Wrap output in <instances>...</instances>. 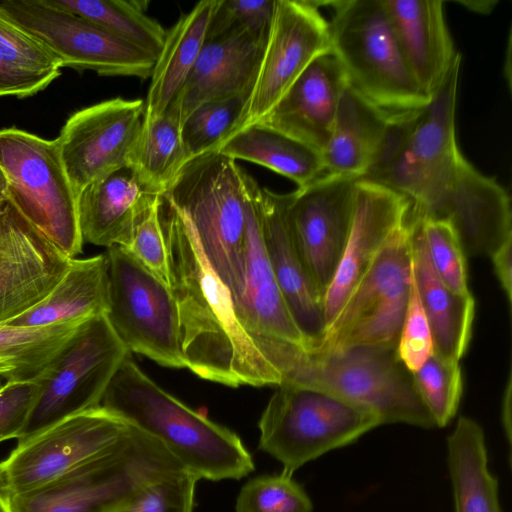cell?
<instances>
[{"instance_id": "6da1fadb", "label": "cell", "mask_w": 512, "mask_h": 512, "mask_svg": "<svg viewBox=\"0 0 512 512\" xmlns=\"http://www.w3.org/2000/svg\"><path fill=\"white\" fill-rule=\"evenodd\" d=\"M461 56L422 108L391 114L368 179L403 195L420 216L448 222L466 256L491 255L512 239L506 190L460 152L455 108Z\"/></svg>"}, {"instance_id": "7a4b0ae2", "label": "cell", "mask_w": 512, "mask_h": 512, "mask_svg": "<svg viewBox=\"0 0 512 512\" xmlns=\"http://www.w3.org/2000/svg\"><path fill=\"white\" fill-rule=\"evenodd\" d=\"M160 221L187 368L200 378L230 387L278 386L279 372L238 320L232 296L188 220L162 198Z\"/></svg>"}, {"instance_id": "3957f363", "label": "cell", "mask_w": 512, "mask_h": 512, "mask_svg": "<svg viewBox=\"0 0 512 512\" xmlns=\"http://www.w3.org/2000/svg\"><path fill=\"white\" fill-rule=\"evenodd\" d=\"M100 405L160 442L198 480H239L254 470L253 458L235 432L165 391L129 355Z\"/></svg>"}, {"instance_id": "277c9868", "label": "cell", "mask_w": 512, "mask_h": 512, "mask_svg": "<svg viewBox=\"0 0 512 512\" xmlns=\"http://www.w3.org/2000/svg\"><path fill=\"white\" fill-rule=\"evenodd\" d=\"M277 369L281 383L314 387L363 406L379 417L381 425L435 427L411 373L394 348L357 345L306 349L293 345Z\"/></svg>"}, {"instance_id": "5b68a950", "label": "cell", "mask_w": 512, "mask_h": 512, "mask_svg": "<svg viewBox=\"0 0 512 512\" xmlns=\"http://www.w3.org/2000/svg\"><path fill=\"white\" fill-rule=\"evenodd\" d=\"M162 198L188 220L234 303L244 282L243 169L218 151L201 155L182 167Z\"/></svg>"}, {"instance_id": "8992f818", "label": "cell", "mask_w": 512, "mask_h": 512, "mask_svg": "<svg viewBox=\"0 0 512 512\" xmlns=\"http://www.w3.org/2000/svg\"><path fill=\"white\" fill-rule=\"evenodd\" d=\"M331 51L349 83L366 99L394 114L431 100L414 77L382 0L328 2Z\"/></svg>"}, {"instance_id": "52a82bcc", "label": "cell", "mask_w": 512, "mask_h": 512, "mask_svg": "<svg viewBox=\"0 0 512 512\" xmlns=\"http://www.w3.org/2000/svg\"><path fill=\"white\" fill-rule=\"evenodd\" d=\"M381 425L370 409L310 386L283 382L258 422L259 449L288 475Z\"/></svg>"}, {"instance_id": "ba28073f", "label": "cell", "mask_w": 512, "mask_h": 512, "mask_svg": "<svg viewBox=\"0 0 512 512\" xmlns=\"http://www.w3.org/2000/svg\"><path fill=\"white\" fill-rule=\"evenodd\" d=\"M0 170L17 210L69 258L82 253L78 197L56 139L17 128L0 129Z\"/></svg>"}, {"instance_id": "9c48e42d", "label": "cell", "mask_w": 512, "mask_h": 512, "mask_svg": "<svg viewBox=\"0 0 512 512\" xmlns=\"http://www.w3.org/2000/svg\"><path fill=\"white\" fill-rule=\"evenodd\" d=\"M185 470L157 440L130 425L110 453L42 489L7 498L11 512H107L147 482Z\"/></svg>"}, {"instance_id": "30bf717a", "label": "cell", "mask_w": 512, "mask_h": 512, "mask_svg": "<svg viewBox=\"0 0 512 512\" xmlns=\"http://www.w3.org/2000/svg\"><path fill=\"white\" fill-rule=\"evenodd\" d=\"M129 431L101 405L68 416L18 440L0 462V492L10 498L57 482L113 451Z\"/></svg>"}, {"instance_id": "8fae6325", "label": "cell", "mask_w": 512, "mask_h": 512, "mask_svg": "<svg viewBox=\"0 0 512 512\" xmlns=\"http://www.w3.org/2000/svg\"><path fill=\"white\" fill-rule=\"evenodd\" d=\"M105 255L106 317L127 349L165 367L187 368L169 285L123 246H111Z\"/></svg>"}, {"instance_id": "7c38bea8", "label": "cell", "mask_w": 512, "mask_h": 512, "mask_svg": "<svg viewBox=\"0 0 512 512\" xmlns=\"http://www.w3.org/2000/svg\"><path fill=\"white\" fill-rule=\"evenodd\" d=\"M128 355L106 314L84 321L38 379L39 394L17 440L100 406L108 384Z\"/></svg>"}, {"instance_id": "4fadbf2b", "label": "cell", "mask_w": 512, "mask_h": 512, "mask_svg": "<svg viewBox=\"0 0 512 512\" xmlns=\"http://www.w3.org/2000/svg\"><path fill=\"white\" fill-rule=\"evenodd\" d=\"M0 11L44 46L61 67L104 76L151 77L153 56L50 0L0 1Z\"/></svg>"}, {"instance_id": "5bb4252c", "label": "cell", "mask_w": 512, "mask_h": 512, "mask_svg": "<svg viewBox=\"0 0 512 512\" xmlns=\"http://www.w3.org/2000/svg\"><path fill=\"white\" fill-rule=\"evenodd\" d=\"M411 281V229L407 216L353 289L317 347L341 335L344 346L378 345L396 349Z\"/></svg>"}, {"instance_id": "9a60e30c", "label": "cell", "mask_w": 512, "mask_h": 512, "mask_svg": "<svg viewBox=\"0 0 512 512\" xmlns=\"http://www.w3.org/2000/svg\"><path fill=\"white\" fill-rule=\"evenodd\" d=\"M358 179L325 173L309 185L289 193L287 221L290 235L323 300L349 236Z\"/></svg>"}, {"instance_id": "2e32d148", "label": "cell", "mask_w": 512, "mask_h": 512, "mask_svg": "<svg viewBox=\"0 0 512 512\" xmlns=\"http://www.w3.org/2000/svg\"><path fill=\"white\" fill-rule=\"evenodd\" d=\"M319 6L276 0L257 80L234 132L261 120L314 59L331 51L329 24Z\"/></svg>"}, {"instance_id": "e0dca14e", "label": "cell", "mask_w": 512, "mask_h": 512, "mask_svg": "<svg viewBox=\"0 0 512 512\" xmlns=\"http://www.w3.org/2000/svg\"><path fill=\"white\" fill-rule=\"evenodd\" d=\"M145 101L109 99L72 114L56 139L78 197L92 182L128 166L139 138Z\"/></svg>"}, {"instance_id": "ac0fdd59", "label": "cell", "mask_w": 512, "mask_h": 512, "mask_svg": "<svg viewBox=\"0 0 512 512\" xmlns=\"http://www.w3.org/2000/svg\"><path fill=\"white\" fill-rule=\"evenodd\" d=\"M243 180L246 205L244 282L234 308L241 325L273 366L287 345L307 348V343L287 309L265 251L260 221L261 186L245 170Z\"/></svg>"}, {"instance_id": "d6986e66", "label": "cell", "mask_w": 512, "mask_h": 512, "mask_svg": "<svg viewBox=\"0 0 512 512\" xmlns=\"http://www.w3.org/2000/svg\"><path fill=\"white\" fill-rule=\"evenodd\" d=\"M71 259L6 197L0 206V324L40 303L65 275Z\"/></svg>"}, {"instance_id": "ffe728a7", "label": "cell", "mask_w": 512, "mask_h": 512, "mask_svg": "<svg viewBox=\"0 0 512 512\" xmlns=\"http://www.w3.org/2000/svg\"><path fill=\"white\" fill-rule=\"evenodd\" d=\"M409 208L410 202L394 190L357 180L349 236L323 300L325 332L388 239L405 223Z\"/></svg>"}, {"instance_id": "44dd1931", "label": "cell", "mask_w": 512, "mask_h": 512, "mask_svg": "<svg viewBox=\"0 0 512 512\" xmlns=\"http://www.w3.org/2000/svg\"><path fill=\"white\" fill-rule=\"evenodd\" d=\"M289 193L261 187L260 221L265 251L275 280L307 348L324 337L326 323L323 298L308 276L293 244L287 221Z\"/></svg>"}, {"instance_id": "7402d4cb", "label": "cell", "mask_w": 512, "mask_h": 512, "mask_svg": "<svg viewBox=\"0 0 512 512\" xmlns=\"http://www.w3.org/2000/svg\"><path fill=\"white\" fill-rule=\"evenodd\" d=\"M265 45L243 29L206 37L184 86L169 107L182 122L202 103L231 97L249 98Z\"/></svg>"}, {"instance_id": "603a6c76", "label": "cell", "mask_w": 512, "mask_h": 512, "mask_svg": "<svg viewBox=\"0 0 512 512\" xmlns=\"http://www.w3.org/2000/svg\"><path fill=\"white\" fill-rule=\"evenodd\" d=\"M348 83L336 55L326 52L309 64L258 122L322 154L332 132L342 91Z\"/></svg>"}, {"instance_id": "cb8c5ba5", "label": "cell", "mask_w": 512, "mask_h": 512, "mask_svg": "<svg viewBox=\"0 0 512 512\" xmlns=\"http://www.w3.org/2000/svg\"><path fill=\"white\" fill-rule=\"evenodd\" d=\"M159 197L130 166L92 182L78 195L83 241L127 247L138 217Z\"/></svg>"}, {"instance_id": "d4e9b609", "label": "cell", "mask_w": 512, "mask_h": 512, "mask_svg": "<svg viewBox=\"0 0 512 512\" xmlns=\"http://www.w3.org/2000/svg\"><path fill=\"white\" fill-rule=\"evenodd\" d=\"M409 67L429 96L460 54L447 28L442 0H382Z\"/></svg>"}, {"instance_id": "484cf974", "label": "cell", "mask_w": 512, "mask_h": 512, "mask_svg": "<svg viewBox=\"0 0 512 512\" xmlns=\"http://www.w3.org/2000/svg\"><path fill=\"white\" fill-rule=\"evenodd\" d=\"M408 221L411 229L412 274L431 330L433 353L459 361L471 339L474 298L472 294H456L441 282L430 262L419 224L410 211Z\"/></svg>"}, {"instance_id": "4316f807", "label": "cell", "mask_w": 512, "mask_h": 512, "mask_svg": "<svg viewBox=\"0 0 512 512\" xmlns=\"http://www.w3.org/2000/svg\"><path fill=\"white\" fill-rule=\"evenodd\" d=\"M390 116L348 83L322 152L325 173L363 178L381 150Z\"/></svg>"}, {"instance_id": "83f0119b", "label": "cell", "mask_w": 512, "mask_h": 512, "mask_svg": "<svg viewBox=\"0 0 512 512\" xmlns=\"http://www.w3.org/2000/svg\"><path fill=\"white\" fill-rule=\"evenodd\" d=\"M107 309L106 255L72 258L53 290L36 306L6 324L33 328L79 322L106 314Z\"/></svg>"}, {"instance_id": "f1b7e54d", "label": "cell", "mask_w": 512, "mask_h": 512, "mask_svg": "<svg viewBox=\"0 0 512 512\" xmlns=\"http://www.w3.org/2000/svg\"><path fill=\"white\" fill-rule=\"evenodd\" d=\"M217 2H198L166 30L163 48L150 77L144 122L162 115L181 91L201 53Z\"/></svg>"}, {"instance_id": "f546056e", "label": "cell", "mask_w": 512, "mask_h": 512, "mask_svg": "<svg viewBox=\"0 0 512 512\" xmlns=\"http://www.w3.org/2000/svg\"><path fill=\"white\" fill-rule=\"evenodd\" d=\"M447 467L454 512H503L499 482L488 465L485 434L474 419L458 418L447 438Z\"/></svg>"}, {"instance_id": "4dcf8cb0", "label": "cell", "mask_w": 512, "mask_h": 512, "mask_svg": "<svg viewBox=\"0 0 512 512\" xmlns=\"http://www.w3.org/2000/svg\"><path fill=\"white\" fill-rule=\"evenodd\" d=\"M218 152L264 166L305 187L325 174L322 154L260 122L231 134Z\"/></svg>"}, {"instance_id": "1f68e13d", "label": "cell", "mask_w": 512, "mask_h": 512, "mask_svg": "<svg viewBox=\"0 0 512 512\" xmlns=\"http://www.w3.org/2000/svg\"><path fill=\"white\" fill-rule=\"evenodd\" d=\"M57 59L0 11V97L32 96L60 75Z\"/></svg>"}, {"instance_id": "d6a6232c", "label": "cell", "mask_w": 512, "mask_h": 512, "mask_svg": "<svg viewBox=\"0 0 512 512\" xmlns=\"http://www.w3.org/2000/svg\"><path fill=\"white\" fill-rule=\"evenodd\" d=\"M83 322L33 328L0 324V380L37 381Z\"/></svg>"}, {"instance_id": "836d02e7", "label": "cell", "mask_w": 512, "mask_h": 512, "mask_svg": "<svg viewBox=\"0 0 512 512\" xmlns=\"http://www.w3.org/2000/svg\"><path fill=\"white\" fill-rule=\"evenodd\" d=\"M187 162L181 121L173 108L151 121H143L128 166L145 184L162 196Z\"/></svg>"}, {"instance_id": "e575fe53", "label": "cell", "mask_w": 512, "mask_h": 512, "mask_svg": "<svg viewBox=\"0 0 512 512\" xmlns=\"http://www.w3.org/2000/svg\"><path fill=\"white\" fill-rule=\"evenodd\" d=\"M62 9L87 19L113 35L135 45L155 59L166 30L145 14L148 2L136 0H50Z\"/></svg>"}, {"instance_id": "d590c367", "label": "cell", "mask_w": 512, "mask_h": 512, "mask_svg": "<svg viewBox=\"0 0 512 512\" xmlns=\"http://www.w3.org/2000/svg\"><path fill=\"white\" fill-rule=\"evenodd\" d=\"M247 100L231 97L208 101L185 118L181 136L188 161L218 150L235 131Z\"/></svg>"}, {"instance_id": "8d00e7d4", "label": "cell", "mask_w": 512, "mask_h": 512, "mask_svg": "<svg viewBox=\"0 0 512 512\" xmlns=\"http://www.w3.org/2000/svg\"><path fill=\"white\" fill-rule=\"evenodd\" d=\"M411 375L414 388L435 427L446 426L456 415L462 396L459 361L432 353Z\"/></svg>"}, {"instance_id": "74e56055", "label": "cell", "mask_w": 512, "mask_h": 512, "mask_svg": "<svg viewBox=\"0 0 512 512\" xmlns=\"http://www.w3.org/2000/svg\"><path fill=\"white\" fill-rule=\"evenodd\" d=\"M410 213L416 218L432 267L441 282L452 292L469 295L466 255L451 224Z\"/></svg>"}, {"instance_id": "f35d334b", "label": "cell", "mask_w": 512, "mask_h": 512, "mask_svg": "<svg viewBox=\"0 0 512 512\" xmlns=\"http://www.w3.org/2000/svg\"><path fill=\"white\" fill-rule=\"evenodd\" d=\"M198 479L186 470L155 478L107 512H192Z\"/></svg>"}, {"instance_id": "ab89813d", "label": "cell", "mask_w": 512, "mask_h": 512, "mask_svg": "<svg viewBox=\"0 0 512 512\" xmlns=\"http://www.w3.org/2000/svg\"><path fill=\"white\" fill-rule=\"evenodd\" d=\"M236 512H312L313 504L292 475L281 472L249 480L241 489Z\"/></svg>"}, {"instance_id": "60d3db41", "label": "cell", "mask_w": 512, "mask_h": 512, "mask_svg": "<svg viewBox=\"0 0 512 512\" xmlns=\"http://www.w3.org/2000/svg\"><path fill=\"white\" fill-rule=\"evenodd\" d=\"M276 0H218L207 36L238 28L247 31L266 46Z\"/></svg>"}, {"instance_id": "b9f144b4", "label": "cell", "mask_w": 512, "mask_h": 512, "mask_svg": "<svg viewBox=\"0 0 512 512\" xmlns=\"http://www.w3.org/2000/svg\"><path fill=\"white\" fill-rule=\"evenodd\" d=\"M161 202L162 196L138 217L125 248L169 285L167 248L160 221Z\"/></svg>"}, {"instance_id": "7bdbcfd3", "label": "cell", "mask_w": 512, "mask_h": 512, "mask_svg": "<svg viewBox=\"0 0 512 512\" xmlns=\"http://www.w3.org/2000/svg\"><path fill=\"white\" fill-rule=\"evenodd\" d=\"M396 352L398 359L410 373L418 370L433 353L431 330L419 299L413 274Z\"/></svg>"}, {"instance_id": "ee69618b", "label": "cell", "mask_w": 512, "mask_h": 512, "mask_svg": "<svg viewBox=\"0 0 512 512\" xmlns=\"http://www.w3.org/2000/svg\"><path fill=\"white\" fill-rule=\"evenodd\" d=\"M39 391L38 380L0 385V442L20 438Z\"/></svg>"}, {"instance_id": "f6af8a7d", "label": "cell", "mask_w": 512, "mask_h": 512, "mask_svg": "<svg viewBox=\"0 0 512 512\" xmlns=\"http://www.w3.org/2000/svg\"><path fill=\"white\" fill-rule=\"evenodd\" d=\"M511 246L512 239L506 241L490 255L497 278L510 303L512 301Z\"/></svg>"}, {"instance_id": "bcb514c9", "label": "cell", "mask_w": 512, "mask_h": 512, "mask_svg": "<svg viewBox=\"0 0 512 512\" xmlns=\"http://www.w3.org/2000/svg\"><path fill=\"white\" fill-rule=\"evenodd\" d=\"M502 421L509 446L511 445V380L509 379L503 398Z\"/></svg>"}, {"instance_id": "7dc6e473", "label": "cell", "mask_w": 512, "mask_h": 512, "mask_svg": "<svg viewBox=\"0 0 512 512\" xmlns=\"http://www.w3.org/2000/svg\"><path fill=\"white\" fill-rule=\"evenodd\" d=\"M461 4L467 8L480 13H489L493 6L496 4L495 1H461Z\"/></svg>"}, {"instance_id": "c3c4849f", "label": "cell", "mask_w": 512, "mask_h": 512, "mask_svg": "<svg viewBox=\"0 0 512 512\" xmlns=\"http://www.w3.org/2000/svg\"><path fill=\"white\" fill-rule=\"evenodd\" d=\"M6 189H7L6 180H5L3 173L0 170V206L2 205V203L4 202V200L7 197Z\"/></svg>"}, {"instance_id": "681fc988", "label": "cell", "mask_w": 512, "mask_h": 512, "mask_svg": "<svg viewBox=\"0 0 512 512\" xmlns=\"http://www.w3.org/2000/svg\"><path fill=\"white\" fill-rule=\"evenodd\" d=\"M0 512H11L7 498L0 492Z\"/></svg>"}]
</instances>
